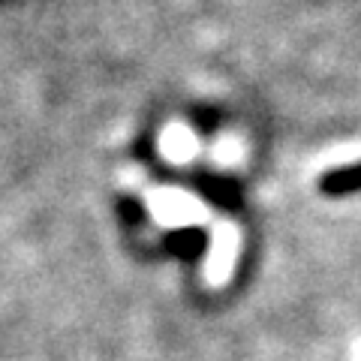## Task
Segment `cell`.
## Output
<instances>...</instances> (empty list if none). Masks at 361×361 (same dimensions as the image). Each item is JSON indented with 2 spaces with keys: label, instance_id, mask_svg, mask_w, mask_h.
<instances>
[{
  "label": "cell",
  "instance_id": "cell-1",
  "mask_svg": "<svg viewBox=\"0 0 361 361\" xmlns=\"http://www.w3.org/2000/svg\"><path fill=\"white\" fill-rule=\"evenodd\" d=\"M319 190L325 196H349L361 190V163H349L341 169H331L319 178Z\"/></svg>",
  "mask_w": 361,
  "mask_h": 361
}]
</instances>
